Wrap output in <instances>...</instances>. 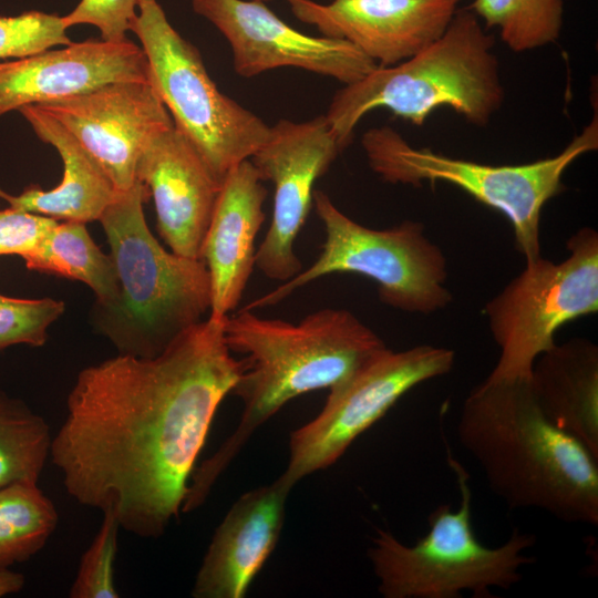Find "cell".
Wrapping results in <instances>:
<instances>
[{
	"label": "cell",
	"instance_id": "6da1fadb",
	"mask_svg": "<svg viewBox=\"0 0 598 598\" xmlns=\"http://www.w3.org/2000/svg\"><path fill=\"white\" fill-rule=\"evenodd\" d=\"M225 320H202L156 357L118 353L79 372L50 451L74 501L141 538L178 517L216 411L245 369Z\"/></svg>",
	"mask_w": 598,
	"mask_h": 598
},
{
	"label": "cell",
	"instance_id": "7a4b0ae2",
	"mask_svg": "<svg viewBox=\"0 0 598 598\" xmlns=\"http://www.w3.org/2000/svg\"><path fill=\"white\" fill-rule=\"evenodd\" d=\"M224 332L231 352L246 355L233 390L243 413L228 439L194 470L185 499L188 509L203 504L254 432L288 401L338 386L386 349L370 327L341 308L313 311L297 323L244 308L226 318Z\"/></svg>",
	"mask_w": 598,
	"mask_h": 598
},
{
	"label": "cell",
	"instance_id": "3957f363",
	"mask_svg": "<svg viewBox=\"0 0 598 598\" xmlns=\"http://www.w3.org/2000/svg\"><path fill=\"white\" fill-rule=\"evenodd\" d=\"M460 444L509 508L598 524V457L540 410L529 380L487 377L464 401Z\"/></svg>",
	"mask_w": 598,
	"mask_h": 598
},
{
	"label": "cell",
	"instance_id": "277c9868",
	"mask_svg": "<svg viewBox=\"0 0 598 598\" xmlns=\"http://www.w3.org/2000/svg\"><path fill=\"white\" fill-rule=\"evenodd\" d=\"M150 198L136 179L118 192L101 223L111 249L120 296L94 306L97 330L120 354L153 358L210 310V279L203 259L167 251L151 233L143 213Z\"/></svg>",
	"mask_w": 598,
	"mask_h": 598
},
{
	"label": "cell",
	"instance_id": "5b68a950",
	"mask_svg": "<svg viewBox=\"0 0 598 598\" xmlns=\"http://www.w3.org/2000/svg\"><path fill=\"white\" fill-rule=\"evenodd\" d=\"M494 45L480 19L467 7L457 9L426 48L337 91L324 117L338 144L347 147L357 124L378 107L421 126L434 110L448 106L473 125H487L505 97Z\"/></svg>",
	"mask_w": 598,
	"mask_h": 598
},
{
	"label": "cell",
	"instance_id": "8992f818",
	"mask_svg": "<svg viewBox=\"0 0 598 598\" xmlns=\"http://www.w3.org/2000/svg\"><path fill=\"white\" fill-rule=\"evenodd\" d=\"M461 494L460 506H437L429 516V530L414 545L379 529L368 556L385 598H460L471 591L491 598L492 588L508 589L522 579L520 568L535 557L523 551L534 546L533 534L514 528L497 547L476 537L472 524V493L465 468L447 454Z\"/></svg>",
	"mask_w": 598,
	"mask_h": 598
},
{
	"label": "cell",
	"instance_id": "52a82bcc",
	"mask_svg": "<svg viewBox=\"0 0 598 598\" xmlns=\"http://www.w3.org/2000/svg\"><path fill=\"white\" fill-rule=\"evenodd\" d=\"M371 169L384 182L420 186L446 182L502 213L512 224L526 262L539 258L544 205L565 190L563 175L581 155L598 148L597 109L580 134L557 155L519 165H489L415 148L389 126L373 127L361 140Z\"/></svg>",
	"mask_w": 598,
	"mask_h": 598
},
{
	"label": "cell",
	"instance_id": "ba28073f",
	"mask_svg": "<svg viewBox=\"0 0 598 598\" xmlns=\"http://www.w3.org/2000/svg\"><path fill=\"white\" fill-rule=\"evenodd\" d=\"M324 241L306 270L249 302L255 310L276 305L301 287L331 274L365 276L378 286L384 305L410 313L430 315L447 307L453 297L445 286L446 258L424 234V225L403 220L386 229L363 226L343 214L328 194L313 190Z\"/></svg>",
	"mask_w": 598,
	"mask_h": 598
},
{
	"label": "cell",
	"instance_id": "9c48e42d",
	"mask_svg": "<svg viewBox=\"0 0 598 598\" xmlns=\"http://www.w3.org/2000/svg\"><path fill=\"white\" fill-rule=\"evenodd\" d=\"M131 31L145 53L150 81L174 126L221 186L229 171L267 140L270 126L219 91L198 50L169 23L156 0H138Z\"/></svg>",
	"mask_w": 598,
	"mask_h": 598
},
{
	"label": "cell",
	"instance_id": "30bf717a",
	"mask_svg": "<svg viewBox=\"0 0 598 598\" xmlns=\"http://www.w3.org/2000/svg\"><path fill=\"white\" fill-rule=\"evenodd\" d=\"M569 256H542L484 307L501 354L489 378L529 380L537 358L551 349L565 323L598 310V234L582 227L567 240Z\"/></svg>",
	"mask_w": 598,
	"mask_h": 598
},
{
	"label": "cell",
	"instance_id": "8fae6325",
	"mask_svg": "<svg viewBox=\"0 0 598 598\" xmlns=\"http://www.w3.org/2000/svg\"><path fill=\"white\" fill-rule=\"evenodd\" d=\"M454 361V351L442 347L384 349L332 388L318 415L291 432L288 464L278 478L292 488L305 476L329 467L405 393L448 373Z\"/></svg>",
	"mask_w": 598,
	"mask_h": 598
},
{
	"label": "cell",
	"instance_id": "7c38bea8",
	"mask_svg": "<svg viewBox=\"0 0 598 598\" xmlns=\"http://www.w3.org/2000/svg\"><path fill=\"white\" fill-rule=\"evenodd\" d=\"M341 151L319 115L303 122L279 120L250 156L262 181L275 187L272 218L255 257L266 277L285 282L302 270L295 241L310 212L315 183Z\"/></svg>",
	"mask_w": 598,
	"mask_h": 598
},
{
	"label": "cell",
	"instance_id": "4fadbf2b",
	"mask_svg": "<svg viewBox=\"0 0 598 598\" xmlns=\"http://www.w3.org/2000/svg\"><path fill=\"white\" fill-rule=\"evenodd\" d=\"M192 6L224 34L233 51L235 71L244 78L288 66L347 85L378 66L348 41L311 37L291 28L264 2L192 0Z\"/></svg>",
	"mask_w": 598,
	"mask_h": 598
},
{
	"label": "cell",
	"instance_id": "5bb4252c",
	"mask_svg": "<svg viewBox=\"0 0 598 598\" xmlns=\"http://www.w3.org/2000/svg\"><path fill=\"white\" fill-rule=\"evenodd\" d=\"M55 117L97 162L117 192L136 182L147 142L174 126L151 82H113L82 94L37 105Z\"/></svg>",
	"mask_w": 598,
	"mask_h": 598
},
{
	"label": "cell",
	"instance_id": "9a60e30c",
	"mask_svg": "<svg viewBox=\"0 0 598 598\" xmlns=\"http://www.w3.org/2000/svg\"><path fill=\"white\" fill-rule=\"evenodd\" d=\"M286 1L298 20L323 37L348 41L379 66H390L439 39L462 0Z\"/></svg>",
	"mask_w": 598,
	"mask_h": 598
},
{
	"label": "cell",
	"instance_id": "2e32d148",
	"mask_svg": "<svg viewBox=\"0 0 598 598\" xmlns=\"http://www.w3.org/2000/svg\"><path fill=\"white\" fill-rule=\"evenodd\" d=\"M123 81H150L143 49L130 40L89 39L0 62V117Z\"/></svg>",
	"mask_w": 598,
	"mask_h": 598
},
{
	"label": "cell",
	"instance_id": "e0dca14e",
	"mask_svg": "<svg viewBox=\"0 0 598 598\" xmlns=\"http://www.w3.org/2000/svg\"><path fill=\"white\" fill-rule=\"evenodd\" d=\"M153 197L157 228L171 250L200 258L220 185L193 144L172 126L143 148L135 169Z\"/></svg>",
	"mask_w": 598,
	"mask_h": 598
},
{
	"label": "cell",
	"instance_id": "ac0fdd59",
	"mask_svg": "<svg viewBox=\"0 0 598 598\" xmlns=\"http://www.w3.org/2000/svg\"><path fill=\"white\" fill-rule=\"evenodd\" d=\"M279 478L244 493L216 528L197 571L195 598H243L281 535L288 494Z\"/></svg>",
	"mask_w": 598,
	"mask_h": 598
},
{
	"label": "cell",
	"instance_id": "d6986e66",
	"mask_svg": "<svg viewBox=\"0 0 598 598\" xmlns=\"http://www.w3.org/2000/svg\"><path fill=\"white\" fill-rule=\"evenodd\" d=\"M266 197L250 159L233 167L221 183L200 254L210 279V318H227L243 298L255 267Z\"/></svg>",
	"mask_w": 598,
	"mask_h": 598
},
{
	"label": "cell",
	"instance_id": "ffe728a7",
	"mask_svg": "<svg viewBox=\"0 0 598 598\" xmlns=\"http://www.w3.org/2000/svg\"><path fill=\"white\" fill-rule=\"evenodd\" d=\"M18 111L37 136L58 151L63 162V176L61 183L49 190L30 186L19 195H10L0 187V198L13 209L55 220L85 224L99 220L118 193L109 176L51 114L37 105H25Z\"/></svg>",
	"mask_w": 598,
	"mask_h": 598
},
{
	"label": "cell",
	"instance_id": "44dd1931",
	"mask_svg": "<svg viewBox=\"0 0 598 598\" xmlns=\"http://www.w3.org/2000/svg\"><path fill=\"white\" fill-rule=\"evenodd\" d=\"M529 383L544 414L598 457V347L584 338L535 361Z\"/></svg>",
	"mask_w": 598,
	"mask_h": 598
},
{
	"label": "cell",
	"instance_id": "7402d4cb",
	"mask_svg": "<svg viewBox=\"0 0 598 598\" xmlns=\"http://www.w3.org/2000/svg\"><path fill=\"white\" fill-rule=\"evenodd\" d=\"M22 259L29 270L85 283L95 293V306L109 307L118 299L114 261L94 243L85 223L55 220Z\"/></svg>",
	"mask_w": 598,
	"mask_h": 598
},
{
	"label": "cell",
	"instance_id": "603a6c76",
	"mask_svg": "<svg viewBox=\"0 0 598 598\" xmlns=\"http://www.w3.org/2000/svg\"><path fill=\"white\" fill-rule=\"evenodd\" d=\"M53 502L38 484L18 483L0 489V568L30 559L56 528Z\"/></svg>",
	"mask_w": 598,
	"mask_h": 598
},
{
	"label": "cell",
	"instance_id": "cb8c5ba5",
	"mask_svg": "<svg viewBox=\"0 0 598 598\" xmlns=\"http://www.w3.org/2000/svg\"><path fill=\"white\" fill-rule=\"evenodd\" d=\"M52 437L42 416L0 390V489L38 484L50 458Z\"/></svg>",
	"mask_w": 598,
	"mask_h": 598
},
{
	"label": "cell",
	"instance_id": "d4e9b609",
	"mask_svg": "<svg viewBox=\"0 0 598 598\" xmlns=\"http://www.w3.org/2000/svg\"><path fill=\"white\" fill-rule=\"evenodd\" d=\"M467 8L516 53L555 43L561 33L563 0H473Z\"/></svg>",
	"mask_w": 598,
	"mask_h": 598
},
{
	"label": "cell",
	"instance_id": "484cf974",
	"mask_svg": "<svg viewBox=\"0 0 598 598\" xmlns=\"http://www.w3.org/2000/svg\"><path fill=\"white\" fill-rule=\"evenodd\" d=\"M101 526L83 554L71 598H118L114 582V561L117 550L120 524L111 512L102 513Z\"/></svg>",
	"mask_w": 598,
	"mask_h": 598
},
{
	"label": "cell",
	"instance_id": "4316f807",
	"mask_svg": "<svg viewBox=\"0 0 598 598\" xmlns=\"http://www.w3.org/2000/svg\"><path fill=\"white\" fill-rule=\"evenodd\" d=\"M64 310V302L53 298L21 299L0 293V351L16 344L43 346L48 329Z\"/></svg>",
	"mask_w": 598,
	"mask_h": 598
},
{
	"label": "cell",
	"instance_id": "83f0119b",
	"mask_svg": "<svg viewBox=\"0 0 598 598\" xmlns=\"http://www.w3.org/2000/svg\"><path fill=\"white\" fill-rule=\"evenodd\" d=\"M62 18L42 11L0 17V60L18 59L72 41Z\"/></svg>",
	"mask_w": 598,
	"mask_h": 598
},
{
	"label": "cell",
	"instance_id": "f1b7e54d",
	"mask_svg": "<svg viewBox=\"0 0 598 598\" xmlns=\"http://www.w3.org/2000/svg\"><path fill=\"white\" fill-rule=\"evenodd\" d=\"M138 0H81L66 16L61 17L66 29L91 24L100 30L107 42L126 41V31L136 17Z\"/></svg>",
	"mask_w": 598,
	"mask_h": 598
},
{
	"label": "cell",
	"instance_id": "f546056e",
	"mask_svg": "<svg viewBox=\"0 0 598 598\" xmlns=\"http://www.w3.org/2000/svg\"><path fill=\"white\" fill-rule=\"evenodd\" d=\"M55 219L13 209H0V256L23 257Z\"/></svg>",
	"mask_w": 598,
	"mask_h": 598
},
{
	"label": "cell",
	"instance_id": "4dcf8cb0",
	"mask_svg": "<svg viewBox=\"0 0 598 598\" xmlns=\"http://www.w3.org/2000/svg\"><path fill=\"white\" fill-rule=\"evenodd\" d=\"M24 576L10 567L0 568V597L19 592L24 586Z\"/></svg>",
	"mask_w": 598,
	"mask_h": 598
},
{
	"label": "cell",
	"instance_id": "1f68e13d",
	"mask_svg": "<svg viewBox=\"0 0 598 598\" xmlns=\"http://www.w3.org/2000/svg\"><path fill=\"white\" fill-rule=\"evenodd\" d=\"M251 1H258V2H267V1H270V0H251Z\"/></svg>",
	"mask_w": 598,
	"mask_h": 598
}]
</instances>
